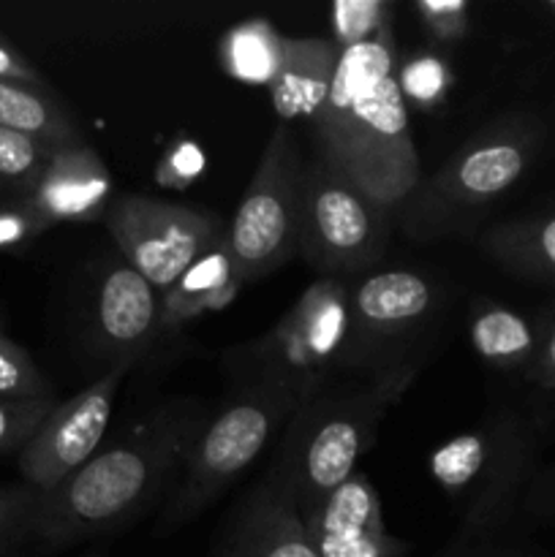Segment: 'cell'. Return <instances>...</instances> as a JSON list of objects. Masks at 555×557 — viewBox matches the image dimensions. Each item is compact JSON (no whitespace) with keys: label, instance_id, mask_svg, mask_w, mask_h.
<instances>
[{"label":"cell","instance_id":"d6a6232c","mask_svg":"<svg viewBox=\"0 0 555 557\" xmlns=\"http://www.w3.org/2000/svg\"><path fill=\"white\" fill-rule=\"evenodd\" d=\"M0 79L38 85V74L30 69V63H27V60H22L11 47H5L3 41H0Z\"/></svg>","mask_w":555,"mask_h":557},{"label":"cell","instance_id":"30bf717a","mask_svg":"<svg viewBox=\"0 0 555 557\" xmlns=\"http://www.w3.org/2000/svg\"><path fill=\"white\" fill-rule=\"evenodd\" d=\"M319 158H305L297 250L324 277L362 275L384 256L392 218Z\"/></svg>","mask_w":555,"mask_h":557},{"label":"cell","instance_id":"2e32d148","mask_svg":"<svg viewBox=\"0 0 555 557\" xmlns=\"http://www.w3.org/2000/svg\"><path fill=\"white\" fill-rule=\"evenodd\" d=\"M221 557H319L299 511L267 482H259L234 509L223 531Z\"/></svg>","mask_w":555,"mask_h":557},{"label":"cell","instance_id":"4dcf8cb0","mask_svg":"<svg viewBox=\"0 0 555 557\" xmlns=\"http://www.w3.org/2000/svg\"><path fill=\"white\" fill-rule=\"evenodd\" d=\"M44 228H49L30 207L20 205L14 210H0V250L14 248V245L27 243L36 234H41Z\"/></svg>","mask_w":555,"mask_h":557},{"label":"cell","instance_id":"83f0119b","mask_svg":"<svg viewBox=\"0 0 555 557\" xmlns=\"http://www.w3.org/2000/svg\"><path fill=\"white\" fill-rule=\"evenodd\" d=\"M417 14L424 30L441 44H457L471 30V9L462 0H419Z\"/></svg>","mask_w":555,"mask_h":557},{"label":"cell","instance_id":"277c9868","mask_svg":"<svg viewBox=\"0 0 555 557\" xmlns=\"http://www.w3.org/2000/svg\"><path fill=\"white\" fill-rule=\"evenodd\" d=\"M390 406V397L370 384L326 386L288 419L261 482L283 495L305 520L357 473L359 457L375 441Z\"/></svg>","mask_w":555,"mask_h":557},{"label":"cell","instance_id":"836d02e7","mask_svg":"<svg viewBox=\"0 0 555 557\" xmlns=\"http://www.w3.org/2000/svg\"><path fill=\"white\" fill-rule=\"evenodd\" d=\"M547 11H550V14L555 16V0H550V3H547Z\"/></svg>","mask_w":555,"mask_h":557},{"label":"cell","instance_id":"f1b7e54d","mask_svg":"<svg viewBox=\"0 0 555 557\" xmlns=\"http://www.w3.org/2000/svg\"><path fill=\"white\" fill-rule=\"evenodd\" d=\"M38 498H41V493H36L27 484L25 487L0 490V544L30 533Z\"/></svg>","mask_w":555,"mask_h":557},{"label":"cell","instance_id":"5bb4252c","mask_svg":"<svg viewBox=\"0 0 555 557\" xmlns=\"http://www.w3.org/2000/svg\"><path fill=\"white\" fill-rule=\"evenodd\" d=\"M303 522L319 557H403L408 553L406 542L386 531L379 493L368 473H354Z\"/></svg>","mask_w":555,"mask_h":557},{"label":"cell","instance_id":"d590c367","mask_svg":"<svg viewBox=\"0 0 555 557\" xmlns=\"http://www.w3.org/2000/svg\"><path fill=\"white\" fill-rule=\"evenodd\" d=\"M90 557H101V555H90Z\"/></svg>","mask_w":555,"mask_h":557},{"label":"cell","instance_id":"ac0fdd59","mask_svg":"<svg viewBox=\"0 0 555 557\" xmlns=\"http://www.w3.org/2000/svg\"><path fill=\"white\" fill-rule=\"evenodd\" d=\"M243 283H239L234 261L226 245H218L207 256H201L166 294H161V337L174 335L188 321L199 315L223 310L234 302Z\"/></svg>","mask_w":555,"mask_h":557},{"label":"cell","instance_id":"f546056e","mask_svg":"<svg viewBox=\"0 0 555 557\" xmlns=\"http://www.w3.org/2000/svg\"><path fill=\"white\" fill-rule=\"evenodd\" d=\"M201 166H205V156H201L199 147L190 145V141H180L172 150H166L158 174H161V183L185 185L190 180H196Z\"/></svg>","mask_w":555,"mask_h":557},{"label":"cell","instance_id":"7c38bea8","mask_svg":"<svg viewBox=\"0 0 555 557\" xmlns=\"http://www.w3.org/2000/svg\"><path fill=\"white\" fill-rule=\"evenodd\" d=\"M128 370V364H114L71 400L58 403L30 444L20 451V473L27 487L41 495L49 493L96 457L112 419L114 395Z\"/></svg>","mask_w":555,"mask_h":557},{"label":"cell","instance_id":"4316f807","mask_svg":"<svg viewBox=\"0 0 555 557\" xmlns=\"http://www.w3.org/2000/svg\"><path fill=\"white\" fill-rule=\"evenodd\" d=\"M54 408H58L54 397H38V400L0 397V455H11V451L20 455Z\"/></svg>","mask_w":555,"mask_h":557},{"label":"cell","instance_id":"d4e9b609","mask_svg":"<svg viewBox=\"0 0 555 557\" xmlns=\"http://www.w3.org/2000/svg\"><path fill=\"white\" fill-rule=\"evenodd\" d=\"M390 11L384 0H337L332 5V41L341 49L370 41L392 25Z\"/></svg>","mask_w":555,"mask_h":557},{"label":"cell","instance_id":"603a6c76","mask_svg":"<svg viewBox=\"0 0 555 557\" xmlns=\"http://www.w3.org/2000/svg\"><path fill=\"white\" fill-rule=\"evenodd\" d=\"M54 150H58V145L20 134V131L0 128V183L16 185L22 194H27L41 177Z\"/></svg>","mask_w":555,"mask_h":557},{"label":"cell","instance_id":"1f68e13d","mask_svg":"<svg viewBox=\"0 0 555 557\" xmlns=\"http://www.w3.org/2000/svg\"><path fill=\"white\" fill-rule=\"evenodd\" d=\"M526 375L542 389H555V321L539 337L536 357H533Z\"/></svg>","mask_w":555,"mask_h":557},{"label":"cell","instance_id":"ba28073f","mask_svg":"<svg viewBox=\"0 0 555 557\" xmlns=\"http://www.w3.org/2000/svg\"><path fill=\"white\" fill-rule=\"evenodd\" d=\"M531 460V430L501 413L441 444L428 457V471L460 509L462 533H488L509 517Z\"/></svg>","mask_w":555,"mask_h":557},{"label":"cell","instance_id":"484cf974","mask_svg":"<svg viewBox=\"0 0 555 557\" xmlns=\"http://www.w3.org/2000/svg\"><path fill=\"white\" fill-rule=\"evenodd\" d=\"M0 397L5 400H38V397H52L49 381L41 370L33 364L25 348L0 332Z\"/></svg>","mask_w":555,"mask_h":557},{"label":"cell","instance_id":"5b68a950","mask_svg":"<svg viewBox=\"0 0 555 557\" xmlns=\"http://www.w3.org/2000/svg\"><path fill=\"white\" fill-rule=\"evenodd\" d=\"M439 310V288L419 272L386 270L348 283V370L397 403L417 375Z\"/></svg>","mask_w":555,"mask_h":557},{"label":"cell","instance_id":"e575fe53","mask_svg":"<svg viewBox=\"0 0 555 557\" xmlns=\"http://www.w3.org/2000/svg\"><path fill=\"white\" fill-rule=\"evenodd\" d=\"M550 490H553V500H555V473H553V482H550Z\"/></svg>","mask_w":555,"mask_h":557},{"label":"cell","instance_id":"ffe728a7","mask_svg":"<svg viewBox=\"0 0 555 557\" xmlns=\"http://www.w3.org/2000/svg\"><path fill=\"white\" fill-rule=\"evenodd\" d=\"M482 248L509 272L555 283V212L498 223L482 237Z\"/></svg>","mask_w":555,"mask_h":557},{"label":"cell","instance_id":"e0dca14e","mask_svg":"<svg viewBox=\"0 0 555 557\" xmlns=\"http://www.w3.org/2000/svg\"><path fill=\"white\" fill-rule=\"evenodd\" d=\"M341 47L332 38H286L283 63L267 87L281 120H310L330 96Z\"/></svg>","mask_w":555,"mask_h":557},{"label":"cell","instance_id":"9c48e42d","mask_svg":"<svg viewBox=\"0 0 555 557\" xmlns=\"http://www.w3.org/2000/svg\"><path fill=\"white\" fill-rule=\"evenodd\" d=\"M303 169L292 128L272 131L223 239L243 286L281 270L297 253Z\"/></svg>","mask_w":555,"mask_h":557},{"label":"cell","instance_id":"44dd1931","mask_svg":"<svg viewBox=\"0 0 555 557\" xmlns=\"http://www.w3.org/2000/svg\"><path fill=\"white\" fill-rule=\"evenodd\" d=\"M0 128L36 136L49 145H82V134L63 107L38 85L0 79Z\"/></svg>","mask_w":555,"mask_h":557},{"label":"cell","instance_id":"8fae6325","mask_svg":"<svg viewBox=\"0 0 555 557\" xmlns=\"http://www.w3.org/2000/svg\"><path fill=\"white\" fill-rule=\"evenodd\" d=\"M103 223L118 253L158 294H166L201 256L226 239L218 215L139 194L112 199Z\"/></svg>","mask_w":555,"mask_h":557},{"label":"cell","instance_id":"d6986e66","mask_svg":"<svg viewBox=\"0 0 555 557\" xmlns=\"http://www.w3.org/2000/svg\"><path fill=\"white\" fill-rule=\"evenodd\" d=\"M536 326L506 305L477 299L468 308V341L473 354L495 370H528L536 357Z\"/></svg>","mask_w":555,"mask_h":557},{"label":"cell","instance_id":"4fadbf2b","mask_svg":"<svg viewBox=\"0 0 555 557\" xmlns=\"http://www.w3.org/2000/svg\"><path fill=\"white\" fill-rule=\"evenodd\" d=\"M92 341L112 368H134L161 341V294L120 253L96 283Z\"/></svg>","mask_w":555,"mask_h":557},{"label":"cell","instance_id":"6da1fadb","mask_svg":"<svg viewBox=\"0 0 555 557\" xmlns=\"http://www.w3.org/2000/svg\"><path fill=\"white\" fill-rule=\"evenodd\" d=\"M308 123L321 163L381 210H400L422 180V166L397 85L392 25L370 41L341 49L330 96Z\"/></svg>","mask_w":555,"mask_h":557},{"label":"cell","instance_id":"9a60e30c","mask_svg":"<svg viewBox=\"0 0 555 557\" xmlns=\"http://www.w3.org/2000/svg\"><path fill=\"white\" fill-rule=\"evenodd\" d=\"M22 205L30 207L47 226L96 221L112 205V174L85 141L58 147Z\"/></svg>","mask_w":555,"mask_h":557},{"label":"cell","instance_id":"cb8c5ba5","mask_svg":"<svg viewBox=\"0 0 555 557\" xmlns=\"http://www.w3.org/2000/svg\"><path fill=\"white\" fill-rule=\"evenodd\" d=\"M397 85L406 98V107L414 103L419 109H433L444 101L446 90H449L452 71L439 54H414L397 69Z\"/></svg>","mask_w":555,"mask_h":557},{"label":"cell","instance_id":"8992f818","mask_svg":"<svg viewBox=\"0 0 555 557\" xmlns=\"http://www.w3.org/2000/svg\"><path fill=\"white\" fill-rule=\"evenodd\" d=\"M229 357L243 384L275 386L303 406L348 370V283L313 281L275 326Z\"/></svg>","mask_w":555,"mask_h":557},{"label":"cell","instance_id":"3957f363","mask_svg":"<svg viewBox=\"0 0 555 557\" xmlns=\"http://www.w3.org/2000/svg\"><path fill=\"white\" fill-rule=\"evenodd\" d=\"M542 141V123L526 114H509L484 125L433 174H422L397 210L400 232L417 243L468 232L479 212L528 172Z\"/></svg>","mask_w":555,"mask_h":557},{"label":"cell","instance_id":"7402d4cb","mask_svg":"<svg viewBox=\"0 0 555 557\" xmlns=\"http://www.w3.org/2000/svg\"><path fill=\"white\" fill-rule=\"evenodd\" d=\"M286 36L267 20H245L221 38V65L229 76L245 85L270 87L283 63Z\"/></svg>","mask_w":555,"mask_h":557},{"label":"cell","instance_id":"7a4b0ae2","mask_svg":"<svg viewBox=\"0 0 555 557\" xmlns=\"http://www.w3.org/2000/svg\"><path fill=\"white\" fill-rule=\"evenodd\" d=\"M210 413L196 400H174L112 441L65 482L38 498L30 536L69 547L131 525L177 479L196 433Z\"/></svg>","mask_w":555,"mask_h":557},{"label":"cell","instance_id":"52a82bcc","mask_svg":"<svg viewBox=\"0 0 555 557\" xmlns=\"http://www.w3.org/2000/svg\"><path fill=\"white\" fill-rule=\"evenodd\" d=\"M297 408L299 403L275 386L243 384L234 389L196 433L158 520V536L180 531L199 517L283 433Z\"/></svg>","mask_w":555,"mask_h":557}]
</instances>
